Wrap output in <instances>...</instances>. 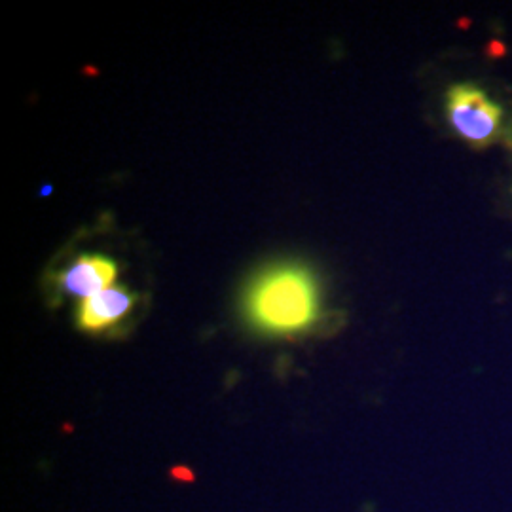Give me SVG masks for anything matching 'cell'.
Here are the masks:
<instances>
[{
    "mask_svg": "<svg viewBox=\"0 0 512 512\" xmlns=\"http://www.w3.org/2000/svg\"><path fill=\"white\" fill-rule=\"evenodd\" d=\"M249 323L266 334L291 336L313 325L319 313L310 272L281 266L260 275L245 298Z\"/></svg>",
    "mask_w": 512,
    "mask_h": 512,
    "instance_id": "cell-1",
    "label": "cell"
},
{
    "mask_svg": "<svg viewBox=\"0 0 512 512\" xmlns=\"http://www.w3.org/2000/svg\"><path fill=\"white\" fill-rule=\"evenodd\" d=\"M448 114L454 129L473 145H488L501 128L503 112L475 86L459 84L448 93Z\"/></svg>",
    "mask_w": 512,
    "mask_h": 512,
    "instance_id": "cell-2",
    "label": "cell"
},
{
    "mask_svg": "<svg viewBox=\"0 0 512 512\" xmlns=\"http://www.w3.org/2000/svg\"><path fill=\"white\" fill-rule=\"evenodd\" d=\"M135 306V294L112 285L84 298L76 311V323L86 332H103L118 325Z\"/></svg>",
    "mask_w": 512,
    "mask_h": 512,
    "instance_id": "cell-3",
    "label": "cell"
},
{
    "mask_svg": "<svg viewBox=\"0 0 512 512\" xmlns=\"http://www.w3.org/2000/svg\"><path fill=\"white\" fill-rule=\"evenodd\" d=\"M116 274L118 268L107 256L82 255L69 264V268L59 275L57 281L65 293L82 296L84 300L112 287Z\"/></svg>",
    "mask_w": 512,
    "mask_h": 512,
    "instance_id": "cell-4",
    "label": "cell"
}]
</instances>
